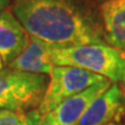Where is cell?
Instances as JSON below:
<instances>
[{
    "instance_id": "6da1fadb",
    "label": "cell",
    "mask_w": 125,
    "mask_h": 125,
    "mask_svg": "<svg viewBox=\"0 0 125 125\" xmlns=\"http://www.w3.org/2000/svg\"><path fill=\"white\" fill-rule=\"evenodd\" d=\"M10 11L31 38L52 48L102 43L93 22L68 0H14Z\"/></svg>"
},
{
    "instance_id": "7a4b0ae2",
    "label": "cell",
    "mask_w": 125,
    "mask_h": 125,
    "mask_svg": "<svg viewBox=\"0 0 125 125\" xmlns=\"http://www.w3.org/2000/svg\"><path fill=\"white\" fill-rule=\"evenodd\" d=\"M54 66H69L98 74L114 83L122 80L125 70L123 51L112 46L88 44L69 48H52Z\"/></svg>"
},
{
    "instance_id": "3957f363",
    "label": "cell",
    "mask_w": 125,
    "mask_h": 125,
    "mask_svg": "<svg viewBox=\"0 0 125 125\" xmlns=\"http://www.w3.org/2000/svg\"><path fill=\"white\" fill-rule=\"evenodd\" d=\"M47 77L4 69L0 71V109L23 113L40 105L47 89Z\"/></svg>"
},
{
    "instance_id": "277c9868",
    "label": "cell",
    "mask_w": 125,
    "mask_h": 125,
    "mask_svg": "<svg viewBox=\"0 0 125 125\" xmlns=\"http://www.w3.org/2000/svg\"><path fill=\"white\" fill-rule=\"evenodd\" d=\"M106 78L98 74L69 66H54L50 80L40 105L36 112L40 118L55 108L62 101L88 90Z\"/></svg>"
},
{
    "instance_id": "5b68a950",
    "label": "cell",
    "mask_w": 125,
    "mask_h": 125,
    "mask_svg": "<svg viewBox=\"0 0 125 125\" xmlns=\"http://www.w3.org/2000/svg\"><path fill=\"white\" fill-rule=\"evenodd\" d=\"M111 85V80L105 79L85 91L66 99L55 108L42 116L39 125H77L89 105Z\"/></svg>"
},
{
    "instance_id": "8992f818",
    "label": "cell",
    "mask_w": 125,
    "mask_h": 125,
    "mask_svg": "<svg viewBox=\"0 0 125 125\" xmlns=\"http://www.w3.org/2000/svg\"><path fill=\"white\" fill-rule=\"evenodd\" d=\"M124 111L122 91L117 84H112L89 105L77 125H106L123 116Z\"/></svg>"
},
{
    "instance_id": "52a82bcc",
    "label": "cell",
    "mask_w": 125,
    "mask_h": 125,
    "mask_svg": "<svg viewBox=\"0 0 125 125\" xmlns=\"http://www.w3.org/2000/svg\"><path fill=\"white\" fill-rule=\"evenodd\" d=\"M30 36L10 10L0 13V56L9 65L26 49Z\"/></svg>"
},
{
    "instance_id": "ba28073f",
    "label": "cell",
    "mask_w": 125,
    "mask_h": 125,
    "mask_svg": "<svg viewBox=\"0 0 125 125\" xmlns=\"http://www.w3.org/2000/svg\"><path fill=\"white\" fill-rule=\"evenodd\" d=\"M52 47L38 39L31 38L26 49L9 64V68L16 71L49 74L54 67L51 58Z\"/></svg>"
},
{
    "instance_id": "9c48e42d",
    "label": "cell",
    "mask_w": 125,
    "mask_h": 125,
    "mask_svg": "<svg viewBox=\"0 0 125 125\" xmlns=\"http://www.w3.org/2000/svg\"><path fill=\"white\" fill-rule=\"evenodd\" d=\"M100 10L106 42L125 50V0H105Z\"/></svg>"
},
{
    "instance_id": "30bf717a",
    "label": "cell",
    "mask_w": 125,
    "mask_h": 125,
    "mask_svg": "<svg viewBox=\"0 0 125 125\" xmlns=\"http://www.w3.org/2000/svg\"><path fill=\"white\" fill-rule=\"evenodd\" d=\"M0 125H31V121L23 113L0 109Z\"/></svg>"
},
{
    "instance_id": "8fae6325",
    "label": "cell",
    "mask_w": 125,
    "mask_h": 125,
    "mask_svg": "<svg viewBox=\"0 0 125 125\" xmlns=\"http://www.w3.org/2000/svg\"><path fill=\"white\" fill-rule=\"evenodd\" d=\"M121 119H122V116H120V117H118V118H116L115 120H113L112 122L107 123L106 125H122V124H121Z\"/></svg>"
},
{
    "instance_id": "7c38bea8",
    "label": "cell",
    "mask_w": 125,
    "mask_h": 125,
    "mask_svg": "<svg viewBox=\"0 0 125 125\" xmlns=\"http://www.w3.org/2000/svg\"><path fill=\"white\" fill-rule=\"evenodd\" d=\"M122 94H123V97H124V103H125V70H124V74H123V77H122Z\"/></svg>"
},
{
    "instance_id": "4fadbf2b",
    "label": "cell",
    "mask_w": 125,
    "mask_h": 125,
    "mask_svg": "<svg viewBox=\"0 0 125 125\" xmlns=\"http://www.w3.org/2000/svg\"><path fill=\"white\" fill-rule=\"evenodd\" d=\"M7 2H9V0H0V6H4Z\"/></svg>"
},
{
    "instance_id": "5bb4252c",
    "label": "cell",
    "mask_w": 125,
    "mask_h": 125,
    "mask_svg": "<svg viewBox=\"0 0 125 125\" xmlns=\"http://www.w3.org/2000/svg\"><path fill=\"white\" fill-rule=\"evenodd\" d=\"M3 64H4V62H3V61H2V57L0 56V71H1L2 68H3Z\"/></svg>"
},
{
    "instance_id": "9a60e30c",
    "label": "cell",
    "mask_w": 125,
    "mask_h": 125,
    "mask_svg": "<svg viewBox=\"0 0 125 125\" xmlns=\"http://www.w3.org/2000/svg\"><path fill=\"white\" fill-rule=\"evenodd\" d=\"M0 13H1V6H0Z\"/></svg>"
}]
</instances>
